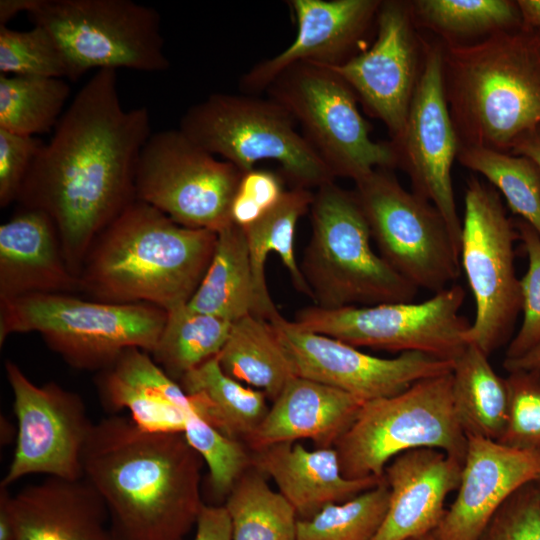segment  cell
<instances>
[{
    "label": "cell",
    "instance_id": "9c48e42d",
    "mask_svg": "<svg viewBox=\"0 0 540 540\" xmlns=\"http://www.w3.org/2000/svg\"><path fill=\"white\" fill-rule=\"evenodd\" d=\"M33 25L57 44L69 80L90 70L169 68L159 13L132 0H24Z\"/></svg>",
    "mask_w": 540,
    "mask_h": 540
},
{
    "label": "cell",
    "instance_id": "6da1fadb",
    "mask_svg": "<svg viewBox=\"0 0 540 540\" xmlns=\"http://www.w3.org/2000/svg\"><path fill=\"white\" fill-rule=\"evenodd\" d=\"M151 134L148 108L124 109L117 72L98 70L36 157L17 202L53 219L78 278L95 238L136 199L137 162Z\"/></svg>",
    "mask_w": 540,
    "mask_h": 540
},
{
    "label": "cell",
    "instance_id": "8992f818",
    "mask_svg": "<svg viewBox=\"0 0 540 540\" xmlns=\"http://www.w3.org/2000/svg\"><path fill=\"white\" fill-rule=\"evenodd\" d=\"M167 311L147 303L118 304L75 294L39 293L0 301V345L12 334L38 333L70 366L100 371L124 350H154Z\"/></svg>",
    "mask_w": 540,
    "mask_h": 540
},
{
    "label": "cell",
    "instance_id": "7c38bea8",
    "mask_svg": "<svg viewBox=\"0 0 540 540\" xmlns=\"http://www.w3.org/2000/svg\"><path fill=\"white\" fill-rule=\"evenodd\" d=\"M354 183L379 255L417 288L437 293L453 285L461 273L460 249L438 209L407 191L389 169Z\"/></svg>",
    "mask_w": 540,
    "mask_h": 540
},
{
    "label": "cell",
    "instance_id": "30bf717a",
    "mask_svg": "<svg viewBox=\"0 0 540 540\" xmlns=\"http://www.w3.org/2000/svg\"><path fill=\"white\" fill-rule=\"evenodd\" d=\"M301 127V133L334 177L354 182L377 168L399 166L394 144L370 137L358 98L331 68L297 63L280 73L266 90Z\"/></svg>",
    "mask_w": 540,
    "mask_h": 540
},
{
    "label": "cell",
    "instance_id": "7a4b0ae2",
    "mask_svg": "<svg viewBox=\"0 0 540 540\" xmlns=\"http://www.w3.org/2000/svg\"><path fill=\"white\" fill-rule=\"evenodd\" d=\"M203 462L183 434L148 432L120 415L94 423L82 458L118 540H183L204 505Z\"/></svg>",
    "mask_w": 540,
    "mask_h": 540
},
{
    "label": "cell",
    "instance_id": "f35d334b",
    "mask_svg": "<svg viewBox=\"0 0 540 540\" xmlns=\"http://www.w3.org/2000/svg\"><path fill=\"white\" fill-rule=\"evenodd\" d=\"M183 435L207 464L213 493L228 496L249 463L244 446L217 430L195 411L188 416Z\"/></svg>",
    "mask_w": 540,
    "mask_h": 540
},
{
    "label": "cell",
    "instance_id": "5bb4252c",
    "mask_svg": "<svg viewBox=\"0 0 540 540\" xmlns=\"http://www.w3.org/2000/svg\"><path fill=\"white\" fill-rule=\"evenodd\" d=\"M243 172L219 160L179 128L152 133L136 167L135 197L176 223L219 232Z\"/></svg>",
    "mask_w": 540,
    "mask_h": 540
},
{
    "label": "cell",
    "instance_id": "52a82bcc",
    "mask_svg": "<svg viewBox=\"0 0 540 540\" xmlns=\"http://www.w3.org/2000/svg\"><path fill=\"white\" fill-rule=\"evenodd\" d=\"M179 129L243 173L271 160L291 187L311 190L335 180L291 114L270 97L213 93L186 110Z\"/></svg>",
    "mask_w": 540,
    "mask_h": 540
},
{
    "label": "cell",
    "instance_id": "9a60e30c",
    "mask_svg": "<svg viewBox=\"0 0 540 540\" xmlns=\"http://www.w3.org/2000/svg\"><path fill=\"white\" fill-rule=\"evenodd\" d=\"M17 422L16 442L0 486L28 475L83 478L82 458L94 423L80 395L54 381L33 383L13 361L5 362Z\"/></svg>",
    "mask_w": 540,
    "mask_h": 540
},
{
    "label": "cell",
    "instance_id": "7bdbcfd3",
    "mask_svg": "<svg viewBox=\"0 0 540 540\" xmlns=\"http://www.w3.org/2000/svg\"><path fill=\"white\" fill-rule=\"evenodd\" d=\"M282 173L254 168L242 174L230 207L231 223L245 229L272 210L287 191Z\"/></svg>",
    "mask_w": 540,
    "mask_h": 540
},
{
    "label": "cell",
    "instance_id": "f546056e",
    "mask_svg": "<svg viewBox=\"0 0 540 540\" xmlns=\"http://www.w3.org/2000/svg\"><path fill=\"white\" fill-rule=\"evenodd\" d=\"M488 358L477 346L468 344L454 361L452 397L467 437L499 442L508 418V387L506 378L494 371Z\"/></svg>",
    "mask_w": 540,
    "mask_h": 540
},
{
    "label": "cell",
    "instance_id": "603a6c76",
    "mask_svg": "<svg viewBox=\"0 0 540 540\" xmlns=\"http://www.w3.org/2000/svg\"><path fill=\"white\" fill-rule=\"evenodd\" d=\"M80 292L53 219L21 207L0 226V301L39 293Z\"/></svg>",
    "mask_w": 540,
    "mask_h": 540
},
{
    "label": "cell",
    "instance_id": "681fc988",
    "mask_svg": "<svg viewBox=\"0 0 540 540\" xmlns=\"http://www.w3.org/2000/svg\"><path fill=\"white\" fill-rule=\"evenodd\" d=\"M522 20V27L540 30V0L516 1Z\"/></svg>",
    "mask_w": 540,
    "mask_h": 540
},
{
    "label": "cell",
    "instance_id": "4dcf8cb0",
    "mask_svg": "<svg viewBox=\"0 0 540 540\" xmlns=\"http://www.w3.org/2000/svg\"><path fill=\"white\" fill-rule=\"evenodd\" d=\"M178 383L195 397L200 417L237 440L247 439L269 409L266 394L225 374L217 356L187 372Z\"/></svg>",
    "mask_w": 540,
    "mask_h": 540
},
{
    "label": "cell",
    "instance_id": "f6af8a7d",
    "mask_svg": "<svg viewBox=\"0 0 540 540\" xmlns=\"http://www.w3.org/2000/svg\"><path fill=\"white\" fill-rule=\"evenodd\" d=\"M195 526L193 540H233L231 520L224 505L204 504Z\"/></svg>",
    "mask_w": 540,
    "mask_h": 540
},
{
    "label": "cell",
    "instance_id": "ab89813d",
    "mask_svg": "<svg viewBox=\"0 0 540 540\" xmlns=\"http://www.w3.org/2000/svg\"><path fill=\"white\" fill-rule=\"evenodd\" d=\"M508 418L499 443L540 452V374L508 372Z\"/></svg>",
    "mask_w": 540,
    "mask_h": 540
},
{
    "label": "cell",
    "instance_id": "8fae6325",
    "mask_svg": "<svg viewBox=\"0 0 540 540\" xmlns=\"http://www.w3.org/2000/svg\"><path fill=\"white\" fill-rule=\"evenodd\" d=\"M519 234L500 193L472 176L467 181L460 243V265L475 301L468 344L490 356L511 340L522 310L520 279L515 271Z\"/></svg>",
    "mask_w": 540,
    "mask_h": 540
},
{
    "label": "cell",
    "instance_id": "ba28073f",
    "mask_svg": "<svg viewBox=\"0 0 540 540\" xmlns=\"http://www.w3.org/2000/svg\"><path fill=\"white\" fill-rule=\"evenodd\" d=\"M334 448L349 479L384 477L392 459L422 448L443 451L463 463L467 436L453 404L452 373L364 402Z\"/></svg>",
    "mask_w": 540,
    "mask_h": 540
},
{
    "label": "cell",
    "instance_id": "74e56055",
    "mask_svg": "<svg viewBox=\"0 0 540 540\" xmlns=\"http://www.w3.org/2000/svg\"><path fill=\"white\" fill-rule=\"evenodd\" d=\"M0 74L67 78L64 58L42 27L33 25L27 31L0 26Z\"/></svg>",
    "mask_w": 540,
    "mask_h": 540
},
{
    "label": "cell",
    "instance_id": "bcb514c9",
    "mask_svg": "<svg viewBox=\"0 0 540 540\" xmlns=\"http://www.w3.org/2000/svg\"><path fill=\"white\" fill-rule=\"evenodd\" d=\"M9 487L0 486V540H15L14 520L10 508Z\"/></svg>",
    "mask_w": 540,
    "mask_h": 540
},
{
    "label": "cell",
    "instance_id": "2e32d148",
    "mask_svg": "<svg viewBox=\"0 0 540 540\" xmlns=\"http://www.w3.org/2000/svg\"><path fill=\"white\" fill-rule=\"evenodd\" d=\"M296 376L347 392L366 402L396 395L414 383L452 373L454 361L422 352L395 358L366 354L338 339L305 331L280 313L269 321Z\"/></svg>",
    "mask_w": 540,
    "mask_h": 540
},
{
    "label": "cell",
    "instance_id": "d6a6232c",
    "mask_svg": "<svg viewBox=\"0 0 540 540\" xmlns=\"http://www.w3.org/2000/svg\"><path fill=\"white\" fill-rule=\"evenodd\" d=\"M233 540H296L297 513L257 471L244 473L227 496Z\"/></svg>",
    "mask_w": 540,
    "mask_h": 540
},
{
    "label": "cell",
    "instance_id": "277c9868",
    "mask_svg": "<svg viewBox=\"0 0 540 540\" xmlns=\"http://www.w3.org/2000/svg\"><path fill=\"white\" fill-rule=\"evenodd\" d=\"M443 83L459 146L511 154L540 128V30L443 44Z\"/></svg>",
    "mask_w": 540,
    "mask_h": 540
},
{
    "label": "cell",
    "instance_id": "83f0119b",
    "mask_svg": "<svg viewBox=\"0 0 540 540\" xmlns=\"http://www.w3.org/2000/svg\"><path fill=\"white\" fill-rule=\"evenodd\" d=\"M314 193L310 189L291 187L280 202L258 221L243 229L246 235L257 296L264 319L270 321L279 311L270 296L265 279V262L269 253L278 254L288 270L293 287L312 300L294 250L299 219L310 210Z\"/></svg>",
    "mask_w": 540,
    "mask_h": 540
},
{
    "label": "cell",
    "instance_id": "4fadbf2b",
    "mask_svg": "<svg viewBox=\"0 0 540 540\" xmlns=\"http://www.w3.org/2000/svg\"><path fill=\"white\" fill-rule=\"evenodd\" d=\"M465 291L453 284L420 303L299 309L295 325L354 347L422 352L455 361L468 346V320L460 314Z\"/></svg>",
    "mask_w": 540,
    "mask_h": 540
},
{
    "label": "cell",
    "instance_id": "ffe728a7",
    "mask_svg": "<svg viewBox=\"0 0 540 540\" xmlns=\"http://www.w3.org/2000/svg\"><path fill=\"white\" fill-rule=\"evenodd\" d=\"M540 472V452L468 436L457 496L432 532L437 540H478L501 505Z\"/></svg>",
    "mask_w": 540,
    "mask_h": 540
},
{
    "label": "cell",
    "instance_id": "484cf974",
    "mask_svg": "<svg viewBox=\"0 0 540 540\" xmlns=\"http://www.w3.org/2000/svg\"><path fill=\"white\" fill-rule=\"evenodd\" d=\"M254 464L269 475L301 519L327 505L348 501L380 484L384 477L349 479L333 447L308 450L285 442L255 450Z\"/></svg>",
    "mask_w": 540,
    "mask_h": 540
},
{
    "label": "cell",
    "instance_id": "836d02e7",
    "mask_svg": "<svg viewBox=\"0 0 540 540\" xmlns=\"http://www.w3.org/2000/svg\"><path fill=\"white\" fill-rule=\"evenodd\" d=\"M70 91L64 78L0 74V129L26 136L49 132Z\"/></svg>",
    "mask_w": 540,
    "mask_h": 540
},
{
    "label": "cell",
    "instance_id": "44dd1931",
    "mask_svg": "<svg viewBox=\"0 0 540 540\" xmlns=\"http://www.w3.org/2000/svg\"><path fill=\"white\" fill-rule=\"evenodd\" d=\"M462 462L443 451L404 452L386 466L389 505L371 540H410L432 533L441 522L447 496L457 490Z\"/></svg>",
    "mask_w": 540,
    "mask_h": 540
},
{
    "label": "cell",
    "instance_id": "d590c367",
    "mask_svg": "<svg viewBox=\"0 0 540 540\" xmlns=\"http://www.w3.org/2000/svg\"><path fill=\"white\" fill-rule=\"evenodd\" d=\"M457 159L484 176L540 236V168L532 159L477 146H459Z\"/></svg>",
    "mask_w": 540,
    "mask_h": 540
},
{
    "label": "cell",
    "instance_id": "3957f363",
    "mask_svg": "<svg viewBox=\"0 0 540 540\" xmlns=\"http://www.w3.org/2000/svg\"><path fill=\"white\" fill-rule=\"evenodd\" d=\"M216 242V232L182 226L135 199L91 244L79 274L80 292L91 300L169 311L188 304Z\"/></svg>",
    "mask_w": 540,
    "mask_h": 540
},
{
    "label": "cell",
    "instance_id": "e575fe53",
    "mask_svg": "<svg viewBox=\"0 0 540 540\" xmlns=\"http://www.w3.org/2000/svg\"><path fill=\"white\" fill-rule=\"evenodd\" d=\"M411 6L416 23L442 35L445 44L522 26L516 1L417 0L411 1Z\"/></svg>",
    "mask_w": 540,
    "mask_h": 540
},
{
    "label": "cell",
    "instance_id": "7402d4cb",
    "mask_svg": "<svg viewBox=\"0 0 540 540\" xmlns=\"http://www.w3.org/2000/svg\"><path fill=\"white\" fill-rule=\"evenodd\" d=\"M95 383L106 410H127L148 432L183 434L188 416L197 413L194 397L139 348L124 350L97 372Z\"/></svg>",
    "mask_w": 540,
    "mask_h": 540
},
{
    "label": "cell",
    "instance_id": "cb8c5ba5",
    "mask_svg": "<svg viewBox=\"0 0 540 540\" xmlns=\"http://www.w3.org/2000/svg\"><path fill=\"white\" fill-rule=\"evenodd\" d=\"M15 540H118L108 510L84 478L47 477L11 494Z\"/></svg>",
    "mask_w": 540,
    "mask_h": 540
},
{
    "label": "cell",
    "instance_id": "60d3db41",
    "mask_svg": "<svg viewBox=\"0 0 540 540\" xmlns=\"http://www.w3.org/2000/svg\"><path fill=\"white\" fill-rule=\"evenodd\" d=\"M515 225L528 257V268L520 279L523 321L509 342L504 361L520 358L540 342V236L522 219Z\"/></svg>",
    "mask_w": 540,
    "mask_h": 540
},
{
    "label": "cell",
    "instance_id": "816d5d0a",
    "mask_svg": "<svg viewBox=\"0 0 540 540\" xmlns=\"http://www.w3.org/2000/svg\"><path fill=\"white\" fill-rule=\"evenodd\" d=\"M533 484L539 494V497H540V472L538 474V476L536 477V479L533 481Z\"/></svg>",
    "mask_w": 540,
    "mask_h": 540
},
{
    "label": "cell",
    "instance_id": "c3c4849f",
    "mask_svg": "<svg viewBox=\"0 0 540 540\" xmlns=\"http://www.w3.org/2000/svg\"><path fill=\"white\" fill-rule=\"evenodd\" d=\"M511 154L529 157L540 168V128L522 137Z\"/></svg>",
    "mask_w": 540,
    "mask_h": 540
},
{
    "label": "cell",
    "instance_id": "f907efd6",
    "mask_svg": "<svg viewBox=\"0 0 540 540\" xmlns=\"http://www.w3.org/2000/svg\"><path fill=\"white\" fill-rule=\"evenodd\" d=\"M410 540H437L432 533L425 534Z\"/></svg>",
    "mask_w": 540,
    "mask_h": 540
},
{
    "label": "cell",
    "instance_id": "1f68e13d",
    "mask_svg": "<svg viewBox=\"0 0 540 540\" xmlns=\"http://www.w3.org/2000/svg\"><path fill=\"white\" fill-rule=\"evenodd\" d=\"M232 322L191 309L188 304L167 311V317L151 356L175 381L218 356Z\"/></svg>",
    "mask_w": 540,
    "mask_h": 540
},
{
    "label": "cell",
    "instance_id": "4316f807",
    "mask_svg": "<svg viewBox=\"0 0 540 540\" xmlns=\"http://www.w3.org/2000/svg\"><path fill=\"white\" fill-rule=\"evenodd\" d=\"M188 306L230 322L248 314L264 319L243 228L230 223L217 232L213 257Z\"/></svg>",
    "mask_w": 540,
    "mask_h": 540
},
{
    "label": "cell",
    "instance_id": "8d00e7d4",
    "mask_svg": "<svg viewBox=\"0 0 540 540\" xmlns=\"http://www.w3.org/2000/svg\"><path fill=\"white\" fill-rule=\"evenodd\" d=\"M389 496L384 478L348 501L327 505L311 518L299 519L296 540H371L383 522Z\"/></svg>",
    "mask_w": 540,
    "mask_h": 540
},
{
    "label": "cell",
    "instance_id": "ee69618b",
    "mask_svg": "<svg viewBox=\"0 0 540 540\" xmlns=\"http://www.w3.org/2000/svg\"><path fill=\"white\" fill-rule=\"evenodd\" d=\"M36 136L0 129V207L17 201L23 183L43 145Z\"/></svg>",
    "mask_w": 540,
    "mask_h": 540
},
{
    "label": "cell",
    "instance_id": "5b68a950",
    "mask_svg": "<svg viewBox=\"0 0 540 540\" xmlns=\"http://www.w3.org/2000/svg\"><path fill=\"white\" fill-rule=\"evenodd\" d=\"M312 233L300 270L315 306L339 309L411 302L418 288L371 246L369 225L354 191L334 181L317 188Z\"/></svg>",
    "mask_w": 540,
    "mask_h": 540
},
{
    "label": "cell",
    "instance_id": "d4e9b609",
    "mask_svg": "<svg viewBox=\"0 0 540 540\" xmlns=\"http://www.w3.org/2000/svg\"><path fill=\"white\" fill-rule=\"evenodd\" d=\"M364 402L317 381L295 376L247 438L255 450L299 439L332 447L353 423Z\"/></svg>",
    "mask_w": 540,
    "mask_h": 540
},
{
    "label": "cell",
    "instance_id": "7dc6e473",
    "mask_svg": "<svg viewBox=\"0 0 540 540\" xmlns=\"http://www.w3.org/2000/svg\"><path fill=\"white\" fill-rule=\"evenodd\" d=\"M503 366L508 372L521 370L540 374V342L520 358L503 361Z\"/></svg>",
    "mask_w": 540,
    "mask_h": 540
},
{
    "label": "cell",
    "instance_id": "b9f144b4",
    "mask_svg": "<svg viewBox=\"0 0 540 540\" xmlns=\"http://www.w3.org/2000/svg\"><path fill=\"white\" fill-rule=\"evenodd\" d=\"M478 540H540V497L533 482L501 505Z\"/></svg>",
    "mask_w": 540,
    "mask_h": 540
},
{
    "label": "cell",
    "instance_id": "e0dca14e",
    "mask_svg": "<svg viewBox=\"0 0 540 540\" xmlns=\"http://www.w3.org/2000/svg\"><path fill=\"white\" fill-rule=\"evenodd\" d=\"M393 144L399 167L410 177L412 192L438 209L460 249L462 221L451 177L459 140L444 92L441 44H425L422 70L403 134Z\"/></svg>",
    "mask_w": 540,
    "mask_h": 540
},
{
    "label": "cell",
    "instance_id": "ac0fdd59",
    "mask_svg": "<svg viewBox=\"0 0 540 540\" xmlns=\"http://www.w3.org/2000/svg\"><path fill=\"white\" fill-rule=\"evenodd\" d=\"M416 24L411 1H381L373 44L344 64L329 67L352 88L365 111L384 123L392 143L403 134L422 70L426 42Z\"/></svg>",
    "mask_w": 540,
    "mask_h": 540
},
{
    "label": "cell",
    "instance_id": "d6986e66",
    "mask_svg": "<svg viewBox=\"0 0 540 540\" xmlns=\"http://www.w3.org/2000/svg\"><path fill=\"white\" fill-rule=\"evenodd\" d=\"M297 33L282 52L255 64L240 78L241 93L258 95L288 67L314 63L344 64L376 23L380 0H291Z\"/></svg>",
    "mask_w": 540,
    "mask_h": 540
},
{
    "label": "cell",
    "instance_id": "f1b7e54d",
    "mask_svg": "<svg viewBox=\"0 0 540 540\" xmlns=\"http://www.w3.org/2000/svg\"><path fill=\"white\" fill-rule=\"evenodd\" d=\"M217 358L225 374L263 391L272 401L296 376L272 324L253 314L232 322Z\"/></svg>",
    "mask_w": 540,
    "mask_h": 540
}]
</instances>
